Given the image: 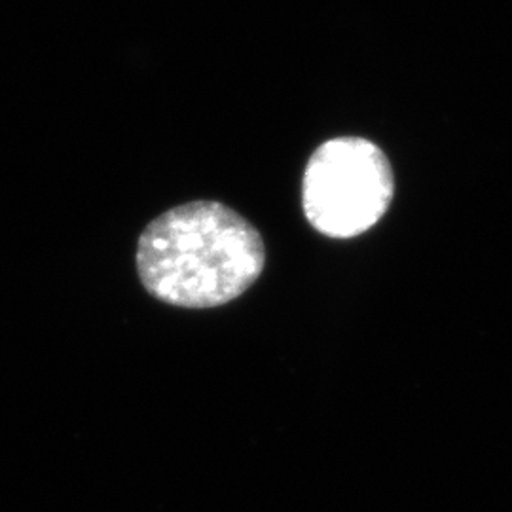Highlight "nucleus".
Here are the masks:
<instances>
[{"label": "nucleus", "mask_w": 512, "mask_h": 512, "mask_svg": "<svg viewBox=\"0 0 512 512\" xmlns=\"http://www.w3.org/2000/svg\"><path fill=\"white\" fill-rule=\"evenodd\" d=\"M135 262L143 287L156 300L207 310L255 285L266 247L255 226L228 205L190 202L148 222Z\"/></svg>", "instance_id": "1"}, {"label": "nucleus", "mask_w": 512, "mask_h": 512, "mask_svg": "<svg viewBox=\"0 0 512 512\" xmlns=\"http://www.w3.org/2000/svg\"><path fill=\"white\" fill-rule=\"evenodd\" d=\"M395 175L384 150L363 137H336L311 154L302 205L311 226L329 238L361 236L384 219Z\"/></svg>", "instance_id": "2"}]
</instances>
